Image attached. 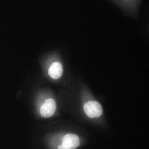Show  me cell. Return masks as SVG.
I'll return each instance as SVG.
<instances>
[{
  "label": "cell",
  "instance_id": "5",
  "mask_svg": "<svg viewBox=\"0 0 149 149\" xmlns=\"http://www.w3.org/2000/svg\"><path fill=\"white\" fill-rule=\"evenodd\" d=\"M122 1V3H129L130 2H132L135 0H120Z\"/></svg>",
  "mask_w": 149,
  "mask_h": 149
},
{
  "label": "cell",
  "instance_id": "1",
  "mask_svg": "<svg viewBox=\"0 0 149 149\" xmlns=\"http://www.w3.org/2000/svg\"><path fill=\"white\" fill-rule=\"evenodd\" d=\"M84 109L87 116L91 118L99 117L103 111L101 104L96 101L87 102L84 105Z\"/></svg>",
  "mask_w": 149,
  "mask_h": 149
},
{
  "label": "cell",
  "instance_id": "4",
  "mask_svg": "<svg viewBox=\"0 0 149 149\" xmlns=\"http://www.w3.org/2000/svg\"><path fill=\"white\" fill-rule=\"evenodd\" d=\"M63 73V67L61 64L58 62H55L52 64L48 73L50 77L53 79H58L62 76Z\"/></svg>",
  "mask_w": 149,
  "mask_h": 149
},
{
  "label": "cell",
  "instance_id": "2",
  "mask_svg": "<svg viewBox=\"0 0 149 149\" xmlns=\"http://www.w3.org/2000/svg\"><path fill=\"white\" fill-rule=\"evenodd\" d=\"M80 144L79 138L77 135L72 134H66L63 139V143L59 146L58 149H75Z\"/></svg>",
  "mask_w": 149,
  "mask_h": 149
},
{
  "label": "cell",
  "instance_id": "3",
  "mask_svg": "<svg viewBox=\"0 0 149 149\" xmlns=\"http://www.w3.org/2000/svg\"><path fill=\"white\" fill-rule=\"evenodd\" d=\"M56 109L55 101L52 99H48L41 107L40 113L43 117H50L54 114Z\"/></svg>",
  "mask_w": 149,
  "mask_h": 149
}]
</instances>
